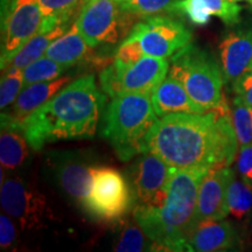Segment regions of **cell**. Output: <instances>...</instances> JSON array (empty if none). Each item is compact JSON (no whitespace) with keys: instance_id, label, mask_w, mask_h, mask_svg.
I'll list each match as a JSON object with an SVG mask.
<instances>
[{"instance_id":"25","label":"cell","mask_w":252,"mask_h":252,"mask_svg":"<svg viewBox=\"0 0 252 252\" xmlns=\"http://www.w3.org/2000/svg\"><path fill=\"white\" fill-rule=\"evenodd\" d=\"M67 69L69 68L54 61L53 59L42 56L24 69V88L30 84L37 83V82L50 81L61 77Z\"/></svg>"},{"instance_id":"3","label":"cell","mask_w":252,"mask_h":252,"mask_svg":"<svg viewBox=\"0 0 252 252\" xmlns=\"http://www.w3.org/2000/svg\"><path fill=\"white\" fill-rule=\"evenodd\" d=\"M206 168L172 167L166 187L146 204H137L133 217L154 242V250L189 251L188 237L197 224L198 187Z\"/></svg>"},{"instance_id":"32","label":"cell","mask_w":252,"mask_h":252,"mask_svg":"<svg viewBox=\"0 0 252 252\" xmlns=\"http://www.w3.org/2000/svg\"><path fill=\"white\" fill-rule=\"evenodd\" d=\"M237 171L242 180L252 188V144L239 150Z\"/></svg>"},{"instance_id":"20","label":"cell","mask_w":252,"mask_h":252,"mask_svg":"<svg viewBox=\"0 0 252 252\" xmlns=\"http://www.w3.org/2000/svg\"><path fill=\"white\" fill-rule=\"evenodd\" d=\"M70 26V23H63L56 18L43 17L39 31L19 49V52L11 60L7 67L25 69L28 64L42 58L46 54L48 47L58 37L63 35Z\"/></svg>"},{"instance_id":"7","label":"cell","mask_w":252,"mask_h":252,"mask_svg":"<svg viewBox=\"0 0 252 252\" xmlns=\"http://www.w3.org/2000/svg\"><path fill=\"white\" fill-rule=\"evenodd\" d=\"M168 70L169 63L166 59L144 55L125 68H117L113 63L106 65L100 72L99 81L103 91L111 98L125 93L152 94Z\"/></svg>"},{"instance_id":"6","label":"cell","mask_w":252,"mask_h":252,"mask_svg":"<svg viewBox=\"0 0 252 252\" xmlns=\"http://www.w3.org/2000/svg\"><path fill=\"white\" fill-rule=\"evenodd\" d=\"M138 17L118 0H89L75 20L88 45L97 48L116 45L130 34Z\"/></svg>"},{"instance_id":"19","label":"cell","mask_w":252,"mask_h":252,"mask_svg":"<svg viewBox=\"0 0 252 252\" xmlns=\"http://www.w3.org/2000/svg\"><path fill=\"white\" fill-rule=\"evenodd\" d=\"M238 243L237 231L224 219L198 220L188 237L189 251H228L237 248Z\"/></svg>"},{"instance_id":"14","label":"cell","mask_w":252,"mask_h":252,"mask_svg":"<svg viewBox=\"0 0 252 252\" xmlns=\"http://www.w3.org/2000/svg\"><path fill=\"white\" fill-rule=\"evenodd\" d=\"M70 80L69 76H61L55 80L37 82L25 87L12 104L11 110L1 113V127L20 128V125L32 113L54 97L60 90L69 84Z\"/></svg>"},{"instance_id":"23","label":"cell","mask_w":252,"mask_h":252,"mask_svg":"<svg viewBox=\"0 0 252 252\" xmlns=\"http://www.w3.org/2000/svg\"><path fill=\"white\" fill-rule=\"evenodd\" d=\"M113 250L117 252H141L153 251L154 242L141 229L137 220H123L116 237Z\"/></svg>"},{"instance_id":"10","label":"cell","mask_w":252,"mask_h":252,"mask_svg":"<svg viewBox=\"0 0 252 252\" xmlns=\"http://www.w3.org/2000/svg\"><path fill=\"white\" fill-rule=\"evenodd\" d=\"M0 203L2 210L17 220L23 230L40 229L50 220L45 195L17 176L1 180Z\"/></svg>"},{"instance_id":"31","label":"cell","mask_w":252,"mask_h":252,"mask_svg":"<svg viewBox=\"0 0 252 252\" xmlns=\"http://www.w3.org/2000/svg\"><path fill=\"white\" fill-rule=\"evenodd\" d=\"M18 234L17 228L13 220H11V216L7 214H1L0 216V247L1 250H8L13 248L17 243Z\"/></svg>"},{"instance_id":"29","label":"cell","mask_w":252,"mask_h":252,"mask_svg":"<svg viewBox=\"0 0 252 252\" xmlns=\"http://www.w3.org/2000/svg\"><path fill=\"white\" fill-rule=\"evenodd\" d=\"M176 0H126L122 1L123 7L138 18H146L168 11Z\"/></svg>"},{"instance_id":"18","label":"cell","mask_w":252,"mask_h":252,"mask_svg":"<svg viewBox=\"0 0 252 252\" xmlns=\"http://www.w3.org/2000/svg\"><path fill=\"white\" fill-rule=\"evenodd\" d=\"M220 68L226 83L252 70V32H231L220 43Z\"/></svg>"},{"instance_id":"34","label":"cell","mask_w":252,"mask_h":252,"mask_svg":"<svg viewBox=\"0 0 252 252\" xmlns=\"http://www.w3.org/2000/svg\"><path fill=\"white\" fill-rule=\"evenodd\" d=\"M230 1H232V2H238V1H244V0H230ZM245 1H250L251 5H252V0H245Z\"/></svg>"},{"instance_id":"5","label":"cell","mask_w":252,"mask_h":252,"mask_svg":"<svg viewBox=\"0 0 252 252\" xmlns=\"http://www.w3.org/2000/svg\"><path fill=\"white\" fill-rule=\"evenodd\" d=\"M168 75L178 80L195 103L212 111L222 102L223 72L214 56L194 45H188L172 56Z\"/></svg>"},{"instance_id":"21","label":"cell","mask_w":252,"mask_h":252,"mask_svg":"<svg viewBox=\"0 0 252 252\" xmlns=\"http://www.w3.org/2000/svg\"><path fill=\"white\" fill-rule=\"evenodd\" d=\"M152 103L158 117L171 113H204L201 108L189 96L185 87L175 78L165 77L161 83L153 90Z\"/></svg>"},{"instance_id":"33","label":"cell","mask_w":252,"mask_h":252,"mask_svg":"<svg viewBox=\"0 0 252 252\" xmlns=\"http://www.w3.org/2000/svg\"><path fill=\"white\" fill-rule=\"evenodd\" d=\"M232 90L236 94L235 97L252 108V70L245 72L243 76L234 82Z\"/></svg>"},{"instance_id":"9","label":"cell","mask_w":252,"mask_h":252,"mask_svg":"<svg viewBox=\"0 0 252 252\" xmlns=\"http://www.w3.org/2000/svg\"><path fill=\"white\" fill-rule=\"evenodd\" d=\"M43 14L37 0H2L1 69L6 68L42 24Z\"/></svg>"},{"instance_id":"27","label":"cell","mask_w":252,"mask_h":252,"mask_svg":"<svg viewBox=\"0 0 252 252\" xmlns=\"http://www.w3.org/2000/svg\"><path fill=\"white\" fill-rule=\"evenodd\" d=\"M45 18H56L63 23H70L78 17L89 0H37Z\"/></svg>"},{"instance_id":"16","label":"cell","mask_w":252,"mask_h":252,"mask_svg":"<svg viewBox=\"0 0 252 252\" xmlns=\"http://www.w3.org/2000/svg\"><path fill=\"white\" fill-rule=\"evenodd\" d=\"M45 56L61 63L67 68L89 63V64L106 65L110 62L108 58H102L94 53V48L88 45L78 31L76 23H72L63 35L58 37L47 49Z\"/></svg>"},{"instance_id":"13","label":"cell","mask_w":252,"mask_h":252,"mask_svg":"<svg viewBox=\"0 0 252 252\" xmlns=\"http://www.w3.org/2000/svg\"><path fill=\"white\" fill-rule=\"evenodd\" d=\"M172 167L152 152L141 153L130 169L132 193L137 204L150 203L168 182Z\"/></svg>"},{"instance_id":"11","label":"cell","mask_w":252,"mask_h":252,"mask_svg":"<svg viewBox=\"0 0 252 252\" xmlns=\"http://www.w3.org/2000/svg\"><path fill=\"white\" fill-rule=\"evenodd\" d=\"M130 35L139 41L145 55L172 58L191 43V32L181 21L169 17H152L135 24Z\"/></svg>"},{"instance_id":"17","label":"cell","mask_w":252,"mask_h":252,"mask_svg":"<svg viewBox=\"0 0 252 252\" xmlns=\"http://www.w3.org/2000/svg\"><path fill=\"white\" fill-rule=\"evenodd\" d=\"M242 7L230 0H176L167 13L187 17L196 26H206L210 18L217 17L226 26L239 23Z\"/></svg>"},{"instance_id":"22","label":"cell","mask_w":252,"mask_h":252,"mask_svg":"<svg viewBox=\"0 0 252 252\" xmlns=\"http://www.w3.org/2000/svg\"><path fill=\"white\" fill-rule=\"evenodd\" d=\"M28 141L24 132L17 127H1L0 135V162L1 168L14 171L26 161Z\"/></svg>"},{"instance_id":"30","label":"cell","mask_w":252,"mask_h":252,"mask_svg":"<svg viewBox=\"0 0 252 252\" xmlns=\"http://www.w3.org/2000/svg\"><path fill=\"white\" fill-rule=\"evenodd\" d=\"M144 55L139 41L128 34L116 50L112 63L117 68H125L139 61Z\"/></svg>"},{"instance_id":"28","label":"cell","mask_w":252,"mask_h":252,"mask_svg":"<svg viewBox=\"0 0 252 252\" xmlns=\"http://www.w3.org/2000/svg\"><path fill=\"white\" fill-rule=\"evenodd\" d=\"M24 89V69L6 67L2 69L1 84H0V109L4 111Z\"/></svg>"},{"instance_id":"1","label":"cell","mask_w":252,"mask_h":252,"mask_svg":"<svg viewBox=\"0 0 252 252\" xmlns=\"http://www.w3.org/2000/svg\"><path fill=\"white\" fill-rule=\"evenodd\" d=\"M238 141L231 109L224 97L204 113H171L158 119L146 141V152L161 158L175 168L230 166Z\"/></svg>"},{"instance_id":"26","label":"cell","mask_w":252,"mask_h":252,"mask_svg":"<svg viewBox=\"0 0 252 252\" xmlns=\"http://www.w3.org/2000/svg\"><path fill=\"white\" fill-rule=\"evenodd\" d=\"M231 121L239 149L252 144V108L235 97L231 108Z\"/></svg>"},{"instance_id":"2","label":"cell","mask_w":252,"mask_h":252,"mask_svg":"<svg viewBox=\"0 0 252 252\" xmlns=\"http://www.w3.org/2000/svg\"><path fill=\"white\" fill-rule=\"evenodd\" d=\"M105 97L94 75L77 78L34 111L20 130L34 151L59 140L89 139L96 133Z\"/></svg>"},{"instance_id":"4","label":"cell","mask_w":252,"mask_h":252,"mask_svg":"<svg viewBox=\"0 0 252 252\" xmlns=\"http://www.w3.org/2000/svg\"><path fill=\"white\" fill-rule=\"evenodd\" d=\"M158 121L149 94L125 93L110 102L103 134L122 161L146 152V141Z\"/></svg>"},{"instance_id":"15","label":"cell","mask_w":252,"mask_h":252,"mask_svg":"<svg viewBox=\"0 0 252 252\" xmlns=\"http://www.w3.org/2000/svg\"><path fill=\"white\" fill-rule=\"evenodd\" d=\"M94 165L80 156L67 153L54 161L53 172L60 188L84 208L94 180Z\"/></svg>"},{"instance_id":"24","label":"cell","mask_w":252,"mask_h":252,"mask_svg":"<svg viewBox=\"0 0 252 252\" xmlns=\"http://www.w3.org/2000/svg\"><path fill=\"white\" fill-rule=\"evenodd\" d=\"M226 201L231 216L243 220L252 212V188L234 175L229 184Z\"/></svg>"},{"instance_id":"35","label":"cell","mask_w":252,"mask_h":252,"mask_svg":"<svg viewBox=\"0 0 252 252\" xmlns=\"http://www.w3.org/2000/svg\"><path fill=\"white\" fill-rule=\"evenodd\" d=\"M118 1H126V0H118Z\"/></svg>"},{"instance_id":"12","label":"cell","mask_w":252,"mask_h":252,"mask_svg":"<svg viewBox=\"0 0 252 252\" xmlns=\"http://www.w3.org/2000/svg\"><path fill=\"white\" fill-rule=\"evenodd\" d=\"M234 171L230 166H216L203 176L198 187L196 220H223L229 214L228 187Z\"/></svg>"},{"instance_id":"8","label":"cell","mask_w":252,"mask_h":252,"mask_svg":"<svg viewBox=\"0 0 252 252\" xmlns=\"http://www.w3.org/2000/svg\"><path fill=\"white\" fill-rule=\"evenodd\" d=\"M132 193L125 176L117 169L94 166V180L84 209L103 220L123 219L132 206Z\"/></svg>"}]
</instances>
